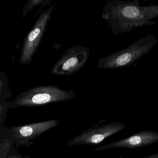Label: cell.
<instances>
[{
    "label": "cell",
    "instance_id": "cell-3",
    "mask_svg": "<svg viewBox=\"0 0 158 158\" xmlns=\"http://www.w3.org/2000/svg\"><path fill=\"white\" fill-rule=\"evenodd\" d=\"M153 35H147L131 45L98 60L99 69H113L128 66L147 54L157 43Z\"/></svg>",
    "mask_w": 158,
    "mask_h": 158
},
{
    "label": "cell",
    "instance_id": "cell-12",
    "mask_svg": "<svg viewBox=\"0 0 158 158\" xmlns=\"http://www.w3.org/2000/svg\"><path fill=\"white\" fill-rule=\"evenodd\" d=\"M7 129V127H5L4 125L0 126V141L6 134Z\"/></svg>",
    "mask_w": 158,
    "mask_h": 158
},
{
    "label": "cell",
    "instance_id": "cell-6",
    "mask_svg": "<svg viewBox=\"0 0 158 158\" xmlns=\"http://www.w3.org/2000/svg\"><path fill=\"white\" fill-rule=\"evenodd\" d=\"M58 120H52L42 122L7 128L8 137L15 147L21 145L30 147L33 144L31 140L40 136L43 134L59 124Z\"/></svg>",
    "mask_w": 158,
    "mask_h": 158
},
{
    "label": "cell",
    "instance_id": "cell-13",
    "mask_svg": "<svg viewBox=\"0 0 158 158\" xmlns=\"http://www.w3.org/2000/svg\"><path fill=\"white\" fill-rule=\"evenodd\" d=\"M3 81L0 79V96L2 95V93L3 91Z\"/></svg>",
    "mask_w": 158,
    "mask_h": 158
},
{
    "label": "cell",
    "instance_id": "cell-1",
    "mask_svg": "<svg viewBox=\"0 0 158 158\" xmlns=\"http://www.w3.org/2000/svg\"><path fill=\"white\" fill-rule=\"evenodd\" d=\"M102 17L115 35L152 25L158 17V6H142L139 1L110 0L102 8Z\"/></svg>",
    "mask_w": 158,
    "mask_h": 158
},
{
    "label": "cell",
    "instance_id": "cell-8",
    "mask_svg": "<svg viewBox=\"0 0 158 158\" xmlns=\"http://www.w3.org/2000/svg\"><path fill=\"white\" fill-rule=\"evenodd\" d=\"M158 142V133L152 131H144L117 142L95 148V151H101L110 148H134L143 147Z\"/></svg>",
    "mask_w": 158,
    "mask_h": 158
},
{
    "label": "cell",
    "instance_id": "cell-2",
    "mask_svg": "<svg viewBox=\"0 0 158 158\" xmlns=\"http://www.w3.org/2000/svg\"><path fill=\"white\" fill-rule=\"evenodd\" d=\"M77 95L73 90L66 91L56 85H40L19 95L7 103L8 109L17 107H36L74 99Z\"/></svg>",
    "mask_w": 158,
    "mask_h": 158
},
{
    "label": "cell",
    "instance_id": "cell-4",
    "mask_svg": "<svg viewBox=\"0 0 158 158\" xmlns=\"http://www.w3.org/2000/svg\"><path fill=\"white\" fill-rule=\"evenodd\" d=\"M54 10V5L41 11L31 29L25 36L19 62L22 65L30 63L45 34L48 23Z\"/></svg>",
    "mask_w": 158,
    "mask_h": 158
},
{
    "label": "cell",
    "instance_id": "cell-5",
    "mask_svg": "<svg viewBox=\"0 0 158 158\" xmlns=\"http://www.w3.org/2000/svg\"><path fill=\"white\" fill-rule=\"evenodd\" d=\"M89 53V48L81 45L70 47L53 66L51 74L55 76H68L78 72L86 64Z\"/></svg>",
    "mask_w": 158,
    "mask_h": 158
},
{
    "label": "cell",
    "instance_id": "cell-10",
    "mask_svg": "<svg viewBox=\"0 0 158 158\" xmlns=\"http://www.w3.org/2000/svg\"><path fill=\"white\" fill-rule=\"evenodd\" d=\"M15 145L10 147L8 152L3 156H0V158H30V156L24 157L18 153L15 148Z\"/></svg>",
    "mask_w": 158,
    "mask_h": 158
},
{
    "label": "cell",
    "instance_id": "cell-14",
    "mask_svg": "<svg viewBox=\"0 0 158 158\" xmlns=\"http://www.w3.org/2000/svg\"><path fill=\"white\" fill-rule=\"evenodd\" d=\"M143 158H158V153L153 154V155H151L149 156Z\"/></svg>",
    "mask_w": 158,
    "mask_h": 158
},
{
    "label": "cell",
    "instance_id": "cell-9",
    "mask_svg": "<svg viewBox=\"0 0 158 158\" xmlns=\"http://www.w3.org/2000/svg\"><path fill=\"white\" fill-rule=\"evenodd\" d=\"M51 2V0H31L28 1L27 3L24 7L23 18L26 16L27 14L31 11V9L35 6L40 5H50Z\"/></svg>",
    "mask_w": 158,
    "mask_h": 158
},
{
    "label": "cell",
    "instance_id": "cell-11",
    "mask_svg": "<svg viewBox=\"0 0 158 158\" xmlns=\"http://www.w3.org/2000/svg\"><path fill=\"white\" fill-rule=\"evenodd\" d=\"M8 109L7 103L0 102V126L4 125V122L6 118Z\"/></svg>",
    "mask_w": 158,
    "mask_h": 158
},
{
    "label": "cell",
    "instance_id": "cell-7",
    "mask_svg": "<svg viewBox=\"0 0 158 158\" xmlns=\"http://www.w3.org/2000/svg\"><path fill=\"white\" fill-rule=\"evenodd\" d=\"M125 128V125L121 122H113L104 125L96 124L71 139L68 143L67 146L97 144Z\"/></svg>",
    "mask_w": 158,
    "mask_h": 158
}]
</instances>
